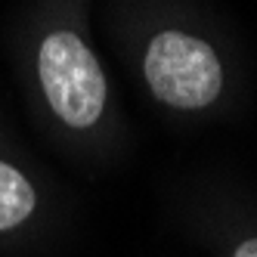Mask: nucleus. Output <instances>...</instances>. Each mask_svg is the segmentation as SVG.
<instances>
[{
  "label": "nucleus",
  "instance_id": "f257e3e1",
  "mask_svg": "<svg viewBox=\"0 0 257 257\" xmlns=\"http://www.w3.org/2000/svg\"><path fill=\"white\" fill-rule=\"evenodd\" d=\"M38 71L44 93L68 127H93L105 105V78L96 56L71 31H53L41 44Z\"/></svg>",
  "mask_w": 257,
  "mask_h": 257
},
{
  "label": "nucleus",
  "instance_id": "20e7f679",
  "mask_svg": "<svg viewBox=\"0 0 257 257\" xmlns=\"http://www.w3.org/2000/svg\"><path fill=\"white\" fill-rule=\"evenodd\" d=\"M235 257H257V238H248L235 248Z\"/></svg>",
  "mask_w": 257,
  "mask_h": 257
},
{
  "label": "nucleus",
  "instance_id": "7ed1b4c3",
  "mask_svg": "<svg viewBox=\"0 0 257 257\" xmlns=\"http://www.w3.org/2000/svg\"><path fill=\"white\" fill-rule=\"evenodd\" d=\"M34 211L31 183L13 168L0 161V229H13Z\"/></svg>",
  "mask_w": 257,
  "mask_h": 257
},
{
  "label": "nucleus",
  "instance_id": "f03ea898",
  "mask_svg": "<svg viewBox=\"0 0 257 257\" xmlns=\"http://www.w3.org/2000/svg\"><path fill=\"white\" fill-rule=\"evenodd\" d=\"M146 81L152 93L174 108H205L220 96L223 68L217 53L183 31H161L146 50Z\"/></svg>",
  "mask_w": 257,
  "mask_h": 257
}]
</instances>
